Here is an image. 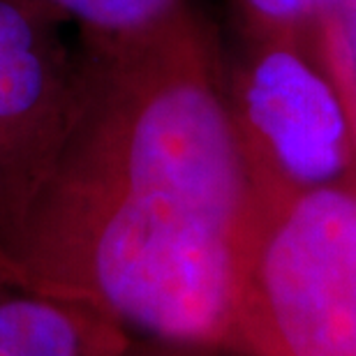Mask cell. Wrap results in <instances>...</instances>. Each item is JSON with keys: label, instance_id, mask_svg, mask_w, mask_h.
Segmentation results:
<instances>
[{"label": "cell", "instance_id": "cell-5", "mask_svg": "<svg viewBox=\"0 0 356 356\" xmlns=\"http://www.w3.org/2000/svg\"><path fill=\"white\" fill-rule=\"evenodd\" d=\"M127 347L125 326L88 303L0 284V356H116Z\"/></svg>", "mask_w": 356, "mask_h": 356}, {"label": "cell", "instance_id": "cell-7", "mask_svg": "<svg viewBox=\"0 0 356 356\" xmlns=\"http://www.w3.org/2000/svg\"><path fill=\"white\" fill-rule=\"evenodd\" d=\"M345 0H232L238 33H277L310 38L312 26Z\"/></svg>", "mask_w": 356, "mask_h": 356}, {"label": "cell", "instance_id": "cell-8", "mask_svg": "<svg viewBox=\"0 0 356 356\" xmlns=\"http://www.w3.org/2000/svg\"><path fill=\"white\" fill-rule=\"evenodd\" d=\"M0 284H14V287H33L42 289L38 282L33 280V275L21 266L17 257H12L10 252L0 245ZM47 291V289H44Z\"/></svg>", "mask_w": 356, "mask_h": 356}, {"label": "cell", "instance_id": "cell-1", "mask_svg": "<svg viewBox=\"0 0 356 356\" xmlns=\"http://www.w3.org/2000/svg\"><path fill=\"white\" fill-rule=\"evenodd\" d=\"M86 56L81 113L14 257L120 326L234 347L252 183L216 35L185 12Z\"/></svg>", "mask_w": 356, "mask_h": 356}, {"label": "cell", "instance_id": "cell-3", "mask_svg": "<svg viewBox=\"0 0 356 356\" xmlns=\"http://www.w3.org/2000/svg\"><path fill=\"white\" fill-rule=\"evenodd\" d=\"M225 83L254 195L350 185L354 118L310 38L238 33L225 56Z\"/></svg>", "mask_w": 356, "mask_h": 356}, {"label": "cell", "instance_id": "cell-4", "mask_svg": "<svg viewBox=\"0 0 356 356\" xmlns=\"http://www.w3.org/2000/svg\"><path fill=\"white\" fill-rule=\"evenodd\" d=\"M86 47L38 0H0V245L14 257L81 113Z\"/></svg>", "mask_w": 356, "mask_h": 356}, {"label": "cell", "instance_id": "cell-2", "mask_svg": "<svg viewBox=\"0 0 356 356\" xmlns=\"http://www.w3.org/2000/svg\"><path fill=\"white\" fill-rule=\"evenodd\" d=\"M236 350L356 356V185L252 192L238 259Z\"/></svg>", "mask_w": 356, "mask_h": 356}, {"label": "cell", "instance_id": "cell-9", "mask_svg": "<svg viewBox=\"0 0 356 356\" xmlns=\"http://www.w3.org/2000/svg\"><path fill=\"white\" fill-rule=\"evenodd\" d=\"M347 7H350V26H347V47H350L352 63H354V67H356V0H347Z\"/></svg>", "mask_w": 356, "mask_h": 356}, {"label": "cell", "instance_id": "cell-10", "mask_svg": "<svg viewBox=\"0 0 356 356\" xmlns=\"http://www.w3.org/2000/svg\"><path fill=\"white\" fill-rule=\"evenodd\" d=\"M116 356H132V354H130V347H127V350H123L120 354H116Z\"/></svg>", "mask_w": 356, "mask_h": 356}, {"label": "cell", "instance_id": "cell-6", "mask_svg": "<svg viewBox=\"0 0 356 356\" xmlns=\"http://www.w3.org/2000/svg\"><path fill=\"white\" fill-rule=\"evenodd\" d=\"M60 17L86 47L125 44L158 31L190 0H38Z\"/></svg>", "mask_w": 356, "mask_h": 356}]
</instances>
